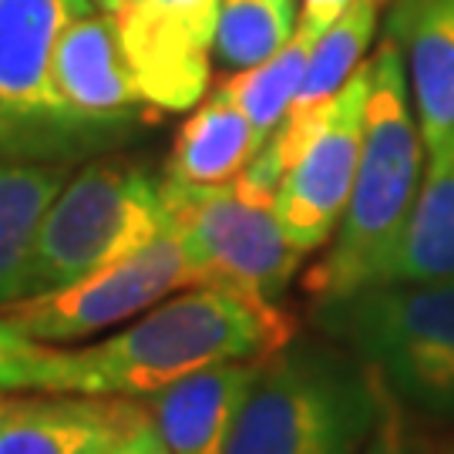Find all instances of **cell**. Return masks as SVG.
I'll use <instances>...</instances> for the list:
<instances>
[{
    "label": "cell",
    "mask_w": 454,
    "mask_h": 454,
    "mask_svg": "<svg viewBox=\"0 0 454 454\" xmlns=\"http://www.w3.org/2000/svg\"><path fill=\"white\" fill-rule=\"evenodd\" d=\"M438 454H454V444H444V448H441Z\"/></svg>",
    "instance_id": "obj_25"
},
{
    "label": "cell",
    "mask_w": 454,
    "mask_h": 454,
    "mask_svg": "<svg viewBox=\"0 0 454 454\" xmlns=\"http://www.w3.org/2000/svg\"><path fill=\"white\" fill-rule=\"evenodd\" d=\"M434 279H454V138L431 155L390 283Z\"/></svg>",
    "instance_id": "obj_17"
},
{
    "label": "cell",
    "mask_w": 454,
    "mask_h": 454,
    "mask_svg": "<svg viewBox=\"0 0 454 454\" xmlns=\"http://www.w3.org/2000/svg\"><path fill=\"white\" fill-rule=\"evenodd\" d=\"M317 41H320V34L296 24L293 41L279 54H273L266 65H256L249 71H232L226 82L219 84L239 105V112L256 125L262 138H273V131L290 114L293 101L303 88V78H307Z\"/></svg>",
    "instance_id": "obj_18"
},
{
    "label": "cell",
    "mask_w": 454,
    "mask_h": 454,
    "mask_svg": "<svg viewBox=\"0 0 454 454\" xmlns=\"http://www.w3.org/2000/svg\"><path fill=\"white\" fill-rule=\"evenodd\" d=\"M223 0H129L118 14V41L145 105L185 112L209 88Z\"/></svg>",
    "instance_id": "obj_9"
},
{
    "label": "cell",
    "mask_w": 454,
    "mask_h": 454,
    "mask_svg": "<svg viewBox=\"0 0 454 454\" xmlns=\"http://www.w3.org/2000/svg\"><path fill=\"white\" fill-rule=\"evenodd\" d=\"M54 84L71 118L82 125L125 121L142 91L121 54L114 14H84L65 31L54 54Z\"/></svg>",
    "instance_id": "obj_14"
},
{
    "label": "cell",
    "mask_w": 454,
    "mask_h": 454,
    "mask_svg": "<svg viewBox=\"0 0 454 454\" xmlns=\"http://www.w3.org/2000/svg\"><path fill=\"white\" fill-rule=\"evenodd\" d=\"M300 24V0H223L215 58L229 71L266 65L286 48Z\"/></svg>",
    "instance_id": "obj_19"
},
{
    "label": "cell",
    "mask_w": 454,
    "mask_h": 454,
    "mask_svg": "<svg viewBox=\"0 0 454 454\" xmlns=\"http://www.w3.org/2000/svg\"><path fill=\"white\" fill-rule=\"evenodd\" d=\"M71 387H74L71 350L34 340L31 333H24L0 313V397L17 390L71 394Z\"/></svg>",
    "instance_id": "obj_20"
},
{
    "label": "cell",
    "mask_w": 454,
    "mask_h": 454,
    "mask_svg": "<svg viewBox=\"0 0 454 454\" xmlns=\"http://www.w3.org/2000/svg\"><path fill=\"white\" fill-rule=\"evenodd\" d=\"M112 454H168V448H165V441L159 438V431H155V424L148 421L138 434H131L118 451Z\"/></svg>",
    "instance_id": "obj_23"
},
{
    "label": "cell",
    "mask_w": 454,
    "mask_h": 454,
    "mask_svg": "<svg viewBox=\"0 0 454 454\" xmlns=\"http://www.w3.org/2000/svg\"><path fill=\"white\" fill-rule=\"evenodd\" d=\"M270 138H262L256 125L239 112V105L215 88L209 101L185 118L176 135V145L165 162V179L189 185H223L239 179L249 162L262 152Z\"/></svg>",
    "instance_id": "obj_15"
},
{
    "label": "cell",
    "mask_w": 454,
    "mask_h": 454,
    "mask_svg": "<svg viewBox=\"0 0 454 454\" xmlns=\"http://www.w3.org/2000/svg\"><path fill=\"white\" fill-rule=\"evenodd\" d=\"M421 125L411 101L401 48L384 37L371 58V98L357 182L337 239L303 279L307 296L324 307L394 279L397 249L421 192Z\"/></svg>",
    "instance_id": "obj_2"
},
{
    "label": "cell",
    "mask_w": 454,
    "mask_h": 454,
    "mask_svg": "<svg viewBox=\"0 0 454 454\" xmlns=\"http://www.w3.org/2000/svg\"><path fill=\"white\" fill-rule=\"evenodd\" d=\"M377 373L347 347L296 337L262 360L226 454H364Z\"/></svg>",
    "instance_id": "obj_3"
},
{
    "label": "cell",
    "mask_w": 454,
    "mask_h": 454,
    "mask_svg": "<svg viewBox=\"0 0 454 454\" xmlns=\"http://www.w3.org/2000/svg\"><path fill=\"white\" fill-rule=\"evenodd\" d=\"M165 229L168 215L159 182L142 165H88L65 182L41 219L24 296L61 290L101 273L155 243Z\"/></svg>",
    "instance_id": "obj_5"
},
{
    "label": "cell",
    "mask_w": 454,
    "mask_h": 454,
    "mask_svg": "<svg viewBox=\"0 0 454 454\" xmlns=\"http://www.w3.org/2000/svg\"><path fill=\"white\" fill-rule=\"evenodd\" d=\"M91 11V0H0V142L78 129L54 84V54Z\"/></svg>",
    "instance_id": "obj_10"
},
{
    "label": "cell",
    "mask_w": 454,
    "mask_h": 454,
    "mask_svg": "<svg viewBox=\"0 0 454 454\" xmlns=\"http://www.w3.org/2000/svg\"><path fill=\"white\" fill-rule=\"evenodd\" d=\"M91 4H95L101 14H118V11H121L129 0H91Z\"/></svg>",
    "instance_id": "obj_24"
},
{
    "label": "cell",
    "mask_w": 454,
    "mask_h": 454,
    "mask_svg": "<svg viewBox=\"0 0 454 454\" xmlns=\"http://www.w3.org/2000/svg\"><path fill=\"white\" fill-rule=\"evenodd\" d=\"M182 286H195L192 262L179 236L165 229L155 243H148L129 260L61 290L14 300L0 307V313L24 333H31L34 340L67 343L125 324Z\"/></svg>",
    "instance_id": "obj_7"
},
{
    "label": "cell",
    "mask_w": 454,
    "mask_h": 454,
    "mask_svg": "<svg viewBox=\"0 0 454 454\" xmlns=\"http://www.w3.org/2000/svg\"><path fill=\"white\" fill-rule=\"evenodd\" d=\"M262 360L215 364L145 397L148 418L168 454H226Z\"/></svg>",
    "instance_id": "obj_13"
},
{
    "label": "cell",
    "mask_w": 454,
    "mask_h": 454,
    "mask_svg": "<svg viewBox=\"0 0 454 454\" xmlns=\"http://www.w3.org/2000/svg\"><path fill=\"white\" fill-rule=\"evenodd\" d=\"M377 397H380V404H377V424H373V434L367 441V451L364 454H438L434 444L427 441V434L421 431L418 414H411L384 387L380 377H377Z\"/></svg>",
    "instance_id": "obj_21"
},
{
    "label": "cell",
    "mask_w": 454,
    "mask_h": 454,
    "mask_svg": "<svg viewBox=\"0 0 454 454\" xmlns=\"http://www.w3.org/2000/svg\"><path fill=\"white\" fill-rule=\"evenodd\" d=\"M357 0H300V27L324 37Z\"/></svg>",
    "instance_id": "obj_22"
},
{
    "label": "cell",
    "mask_w": 454,
    "mask_h": 454,
    "mask_svg": "<svg viewBox=\"0 0 454 454\" xmlns=\"http://www.w3.org/2000/svg\"><path fill=\"white\" fill-rule=\"evenodd\" d=\"M61 189L58 165H0V307L24 296L37 229Z\"/></svg>",
    "instance_id": "obj_16"
},
{
    "label": "cell",
    "mask_w": 454,
    "mask_h": 454,
    "mask_svg": "<svg viewBox=\"0 0 454 454\" xmlns=\"http://www.w3.org/2000/svg\"><path fill=\"white\" fill-rule=\"evenodd\" d=\"M317 324L411 414L454 427V279L367 286L317 307Z\"/></svg>",
    "instance_id": "obj_4"
},
{
    "label": "cell",
    "mask_w": 454,
    "mask_h": 454,
    "mask_svg": "<svg viewBox=\"0 0 454 454\" xmlns=\"http://www.w3.org/2000/svg\"><path fill=\"white\" fill-rule=\"evenodd\" d=\"M387 37L401 48L424 148L454 138V0H394Z\"/></svg>",
    "instance_id": "obj_12"
},
{
    "label": "cell",
    "mask_w": 454,
    "mask_h": 454,
    "mask_svg": "<svg viewBox=\"0 0 454 454\" xmlns=\"http://www.w3.org/2000/svg\"><path fill=\"white\" fill-rule=\"evenodd\" d=\"M293 340V317L270 300L232 286H192L95 347L71 350V394L152 397L195 371L266 360Z\"/></svg>",
    "instance_id": "obj_1"
},
{
    "label": "cell",
    "mask_w": 454,
    "mask_h": 454,
    "mask_svg": "<svg viewBox=\"0 0 454 454\" xmlns=\"http://www.w3.org/2000/svg\"><path fill=\"white\" fill-rule=\"evenodd\" d=\"M371 98V61L343 84V91L320 118L307 148L279 182L276 212L290 243L303 253L326 246L343 223V212L357 182Z\"/></svg>",
    "instance_id": "obj_8"
},
{
    "label": "cell",
    "mask_w": 454,
    "mask_h": 454,
    "mask_svg": "<svg viewBox=\"0 0 454 454\" xmlns=\"http://www.w3.org/2000/svg\"><path fill=\"white\" fill-rule=\"evenodd\" d=\"M159 192L168 229L192 262L195 286H232L279 303L307 253L290 243L273 189L239 176L223 185L162 179Z\"/></svg>",
    "instance_id": "obj_6"
},
{
    "label": "cell",
    "mask_w": 454,
    "mask_h": 454,
    "mask_svg": "<svg viewBox=\"0 0 454 454\" xmlns=\"http://www.w3.org/2000/svg\"><path fill=\"white\" fill-rule=\"evenodd\" d=\"M148 421L138 397H0V454H112Z\"/></svg>",
    "instance_id": "obj_11"
}]
</instances>
